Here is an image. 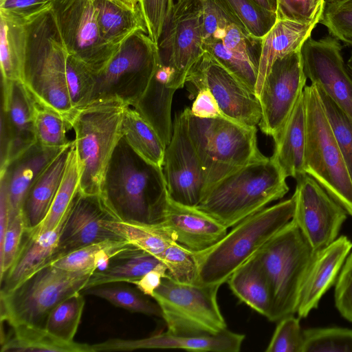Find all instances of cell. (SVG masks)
<instances>
[{
  "label": "cell",
  "mask_w": 352,
  "mask_h": 352,
  "mask_svg": "<svg viewBox=\"0 0 352 352\" xmlns=\"http://www.w3.org/2000/svg\"><path fill=\"white\" fill-rule=\"evenodd\" d=\"M116 219L153 223L168 198L162 168L144 159L122 137L107 166L100 191Z\"/></svg>",
  "instance_id": "1"
},
{
  "label": "cell",
  "mask_w": 352,
  "mask_h": 352,
  "mask_svg": "<svg viewBox=\"0 0 352 352\" xmlns=\"http://www.w3.org/2000/svg\"><path fill=\"white\" fill-rule=\"evenodd\" d=\"M21 19L25 31L22 82L36 102L71 120L75 111L66 82L68 52L51 5Z\"/></svg>",
  "instance_id": "2"
},
{
  "label": "cell",
  "mask_w": 352,
  "mask_h": 352,
  "mask_svg": "<svg viewBox=\"0 0 352 352\" xmlns=\"http://www.w3.org/2000/svg\"><path fill=\"white\" fill-rule=\"evenodd\" d=\"M286 178L265 156L209 186L197 208L228 229L283 198L289 191Z\"/></svg>",
  "instance_id": "3"
},
{
  "label": "cell",
  "mask_w": 352,
  "mask_h": 352,
  "mask_svg": "<svg viewBox=\"0 0 352 352\" xmlns=\"http://www.w3.org/2000/svg\"><path fill=\"white\" fill-rule=\"evenodd\" d=\"M294 198L256 212L232 227L209 249L194 252L197 263V283L221 285L250 260L293 217Z\"/></svg>",
  "instance_id": "4"
},
{
  "label": "cell",
  "mask_w": 352,
  "mask_h": 352,
  "mask_svg": "<svg viewBox=\"0 0 352 352\" xmlns=\"http://www.w3.org/2000/svg\"><path fill=\"white\" fill-rule=\"evenodd\" d=\"M183 113L204 170L206 190L232 172L265 157L258 148L256 126L241 124L223 115L199 118L190 108Z\"/></svg>",
  "instance_id": "5"
},
{
  "label": "cell",
  "mask_w": 352,
  "mask_h": 352,
  "mask_svg": "<svg viewBox=\"0 0 352 352\" xmlns=\"http://www.w3.org/2000/svg\"><path fill=\"white\" fill-rule=\"evenodd\" d=\"M128 106L116 99L100 100L74 111L70 122L81 169L80 192L100 195L107 166L123 137V116Z\"/></svg>",
  "instance_id": "6"
},
{
  "label": "cell",
  "mask_w": 352,
  "mask_h": 352,
  "mask_svg": "<svg viewBox=\"0 0 352 352\" xmlns=\"http://www.w3.org/2000/svg\"><path fill=\"white\" fill-rule=\"evenodd\" d=\"M314 254L291 220L253 256L271 292L268 320L278 322L296 313L300 287Z\"/></svg>",
  "instance_id": "7"
},
{
  "label": "cell",
  "mask_w": 352,
  "mask_h": 352,
  "mask_svg": "<svg viewBox=\"0 0 352 352\" xmlns=\"http://www.w3.org/2000/svg\"><path fill=\"white\" fill-rule=\"evenodd\" d=\"M303 94L307 126L305 172L352 217V179L315 84L305 86Z\"/></svg>",
  "instance_id": "8"
},
{
  "label": "cell",
  "mask_w": 352,
  "mask_h": 352,
  "mask_svg": "<svg viewBox=\"0 0 352 352\" xmlns=\"http://www.w3.org/2000/svg\"><path fill=\"white\" fill-rule=\"evenodd\" d=\"M94 270L68 271L47 264L8 293H0L1 319L11 327L44 328L52 309L70 295L82 292Z\"/></svg>",
  "instance_id": "9"
},
{
  "label": "cell",
  "mask_w": 352,
  "mask_h": 352,
  "mask_svg": "<svg viewBox=\"0 0 352 352\" xmlns=\"http://www.w3.org/2000/svg\"><path fill=\"white\" fill-rule=\"evenodd\" d=\"M219 287L181 283L168 275L163 278L152 298L161 309L166 331L179 336H204L228 329L217 301Z\"/></svg>",
  "instance_id": "10"
},
{
  "label": "cell",
  "mask_w": 352,
  "mask_h": 352,
  "mask_svg": "<svg viewBox=\"0 0 352 352\" xmlns=\"http://www.w3.org/2000/svg\"><path fill=\"white\" fill-rule=\"evenodd\" d=\"M159 59L158 45L147 33L135 32L122 43L106 66L96 72L89 104L116 99L133 107L147 87Z\"/></svg>",
  "instance_id": "11"
},
{
  "label": "cell",
  "mask_w": 352,
  "mask_h": 352,
  "mask_svg": "<svg viewBox=\"0 0 352 352\" xmlns=\"http://www.w3.org/2000/svg\"><path fill=\"white\" fill-rule=\"evenodd\" d=\"M203 0L175 1L158 41L161 60L175 72L174 87H184L187 76L204 52Z\"/></svg>",
  "instance_id": "12"
},
{
  "label": "cell",
  "mask_w": 352,
  "mask_h": 352,
  "mask_svg": "<svg viewBox=\"0 0 352 352\" xmlns=\"http://www.w3.org/2000/svg\"><path fill=\"white\" fill-rule=\"evenodd\" d=\"M51 8L68 54L95 72L102 69L119 47L101 37L92 0H52Z\"/></svg>",
  "instance_id": "13"
},
{
  "label": "cell",
  "mask_w": 352,
  "mask_h": 352,
  "mask_svg": "<svg viewBox=\"0 0 352 352\" xmlns=\"http://www.w3.org/2000/svg\"><path fill=\"white\" fill-rule=\"evenodd\" d=\"M197 92L208 89L215 98L221 115L241 124L256 126L261 118L258 98L210 53L204 51L190 69L186 82Z\"/></svg>",
  "instance_id": "14"
},
{
  "label": "cell",
  "mask_w": 352,
  "mask_h": 352,
  "mask_svg": "<svg viewBox=\"0 0 352 352\" xmlns=\"http://www.w3.org/2000/svg\"><path fill=\"white\" fill-rule=\"evenodd\" d=\"M296 180L292 220L315 253L338 238L348 213L308 174Z\"/></svg>",
  "instance_id": "15"
},
{
  "label": "cell",
  "mask_w": 352,
  "mask_h": 352,
  "mask_svg": "<svg viewBox=\"0 0 352 352\" xmlns=\"http://www.w3.org/2000/svg\"><path fill=\"white\" fill-rule=\"evenodd\" d=\"M307 80L301 50L274 62L258 96L261 107L258 126L264 134L274 138L279 132L302 94Z\"/></svg>",
  "instance_id": "16"
},
{
  "label": "cell",
  "mask_w": 352,
  "mask_h": 352,
  "mask_svg": "<svg viewBox=\"0 0 352 352\" xmlns=\"http://www.w3.org/2000/svg\"><path fill=\"white\" fill-rule=\"evenodd\" d=\"M162 168L169 197L177 203L197 207L206 190L205 176L183 111L175 116Z\"/></svg>",
  "instance_id": "17"
},
{
  "label": "cell",
  "mask_w": 352,
  "mask_h": 352,
  "mask_svg": "<svg viewBox=\"0 0 352 352\" xmlns=\"http://www.w3.org/2000/svg\"><path fill=\"white\" fill-rule=\"evenodd\" d=\"M305 74L321 87L352 120V76L344 63L340 41L331 36L309 37L301 48Z\"/></svg>",
  "instance_id": "18"
},
{
  "label": "cell",
  "mask_w": 352,
  "mask_h": 352,
  "mask_svg": "<svg viewBox=\"0 0 352 352\" xmlns=\"http://www.w3.org/2000/svg\"><path fill=\"white\" fill-rule=\"evenodd\" d=\"M0 170L37 143L35 100L21 81L2 82Z\"/></svg>",
  "instance_id": "19"
},
{
  "label": "cell",
  "mask_w": 352,
  "mask_h": 352,
  "mask_svg": "<svg viewBox=\"0 0 352 352\" xmlns=\"http://www.w3.org/2000/svg\"><path fill=\"white\" fill-rule=\"evenodd\" d=\"M154 229L192 252L205 251L227 233L228 228L197 207L185 206L169 196Z\"/></svg>",
  "instance_id": "20"
},
{
  "label": "cell",
  "mask_w": 352,
  "mask_h": 352,
  "mask_svg": "<svg viewBox=\"0 0 352 352\" xmlns=\"http://www.w3.org/2000/svg\"><path fill=\"white\" fill-rule=\"evenodd\" d=\"M108 217H113L100 195L78 191L63 228L53 261L93 243L122 239L103 226V220Z\"/></svg>",
  "instance_id": "21"
},
{
  "label": "cell",
  "mask_w": 352,
  "mask_h": 352,
  "mask_svg": "<svg viewBox=\"0 0 352 352\" xmlns=\"http://www.w3.org/2000/svg\"><path fill=\"white\" fill-rule=\"evenodd\" d=\"M245 336L228 329L214 335L179 336L167 331L138 340L111 339L92 344L94 352L180 349L189 351L239 352Z\"/></svg>",
  "instance_id": "22"
},
{
  "label": "cell",
  "mask_w": 352,
  "mask_h": 352,
  "mask_svg": "<svg viewBox=\"0 0 352 352\" xmlns=\"http://www.w3.org/2000/svg\"><path fill=\"white\" fill-rule=\"evenodd\" d=\"M351 249V241L342 235L315 252L299 292L296 313L299 318L316 309L323 295L335 285Z\"/></svg>",
  "instance_id": "23"
},
{
  "label": "cell",
  "mask_w": 352,
  "mask_h": 352,
  "mask_svg": "<svg viewBox=\"0 0 352 352\" xmlns=\"http://www.w3.org/2000/svg\"><path fill=\"white\" fill-rule=\"evenodd\" d=\"M175 72L167 63L160 59L153 74L140 98L133 106L153 127L166 147L173 133L171 106Z\"/></svg>",
  "instance_id": "24"
},
{
  "label": "cell",
  "mask_w": 352,
  "mask_h": 352,
  "mask_svg": "<svg viewBox=\"0 0 352 352\" xmlns=\"http://www.w3.org/2000/svg\"><path fill=\"white\" fill-rule=\"evenodd\" d=\"M69 212L54 228L49 231L37 234L26 232L14 263L1 280L0 293L13 290L41 267L53 261Z\"/></svg>",
  "instance_id": "25"
},
{
  "label": "cell",
  "mask_w": 352,
  "mask_h": 352,
  "mask_svg": "<svg viewBox=\"0 0 352 352\" xmlns=\"http://www.w3.org/2000/svg\"><path fill=\"white\" fill-rule=\"evenodd\" d=\"M65 147L48 148L36 143L0 170V173H5L8 182L10 221L23 212L26 195L32 184Z\"/></svg>",
  "instance_id": "26"
},
{
  "label": "cell",
  "mask_w": 352,
  "mask_h": 352,
  "mask_svg": "<svg viewBox=\"0 0 352 352\" xmlns=\"http://www.w3.org/2000/svg\"><path fill=\"white\" fill-rule=\"evenodd\" d=\"M307 126L304 94L301 95L279 132L273 138L272 160L286 177L305 174L304 159Z\"/></svg>",
  "instance_id": "27"
},
{
  "label": "cell",
  "mask_w": 352,
  "mask_h": 352,
  "mask_svg": "<svg viewBox=\"0 0 352 352\" xmlns=\"http://www.w3.org/2000/svg\"><path fill=\"white\" fill-rule=\"evenodd\" d=\"M316 25L301 24L277 20L270 32L261 39L255 95L258 98L265 79L274 62L285 55L301 50L311 37Z\"/></svg>",
  "instance_id": "28"
},
{
  "label": "cell",
  "mask_w": 352,
  "mask_h": 352,
  "mask_svg": "<svg viewBox=\"0 0 352 352\" xmlns=\"http://www.w3.org/2000/svg\"><path fill=\"white\" fill-rule=\"evenodd\" d=\"M72 143L58 153L29 189L23 206L27 231L34 230L46 216L62 181Z\"/></svg>",
  "instance_id": "29"
},
{
  "label": "cell",
  "mask_w": 352,
  "mask_h": 352,
  "mask_svg": "<svg viewBox=\"0 0 352 352\" xmlns=\"http://www.w3.org/2000/svg\"><path fill=\"white\" fill-rule=\"evenodd\" d=\"M97 23L102 39L120 47L137 32L148 34L142 9L133 10L114 0H92Z\"/></svg>",
  "instance_id": "30"
},
{
  "label": "cell",
  "mask_w": 352,
  "mask_h": 352,
  "mask_svg": "<svg viewBox=\"0 0 352 352\" xmlns=\"http://www.w3.org/2000/svg\"><path fill=\"white\" fill-rule=\"evenodd\" d=\"M235 296L250 308L269 318L272 309L270 289L258 261L252 256L226 282Z\"/></svg>",
  "instance_id": "31"
},
{
  "label": "cell",
  "mask_w": 352,
  "mask_h": 352,
  "mask_svg": "<svg viewBox=\"0 0 352 352\" xmlns=\"http://www.w3.org/2000/svg\"><path fill=\"white\" fill-rule=\"evenodd\" d=\"M11 327L12 336L1 342L2 352H93L90 344L63 341L42 327L28 324Z\"/></svg>",
  "instance_id": "32"
},
{
  "label": "cell",
  "mask_w": 352,
  "mask_h": 352,
  "mask_svg": "<svg viewBox=\"0 0 352 352\" xmlns=\"http://www.w3.org/2000/svg\"><path fill=\"white\" fill-rule=\"evenodd\" d=\"M162 263L163 262L154 255L133 248L114 257L106 270L95 271L89 278L86 288L122 282L131 283Z\"/></svg>",
  "instance_id": "33"
},
{
  "label": "cell",
  "mask_w": 352,
  "mask_h": 352,
  "mask_svg": "<svg viewBox=\"0 0 352 352\" xmlns=\"http://www.w3.org/2000/svg\"><path fill=\"white\" fill-rule=\"evenodd\" d=\"M25 31L21 18L0 12L2 82H22Z\"/></svg>",
  "instance_id": "34"
},
{
  "label": "cell",
  "mask_w": 352,
  "mask_h": 352,
  "mask_svg": "<svg viewBox=\"0 0 352 352\" xmlns=\"http://www.w3.org/2000/svg\"><path fill=\"white\" fill-rule=\"evenodd\" d=\"M133 246L124 239H107L75 250L50 264L68 271L102 270L115 255Z\"/></svg>",
  "instance_id": "35"
},
{
  "label": "cell",
  "mask_w": 352,
  "mask_h": 352,
  "mask_svg": "<svg viewBox=\"0 0 352 352\" xmlns=\"http://www.w3.org/2000/svg\"><path fill=\"white\" fill-rule=\"evenodd\" d=\"M81 169L77 156L75 143L70 149L65 173L49 210L43 221L30 234H37L54 228L69 210L80 188Z\"/></svg>",
  "instance_id": "36"
},
{
  "label": "cell",
  "mask_w": 352,
  "mask_h": 352,
  "mask_svg": "<svg viewBox=\"0 0 352 352\" xmlns=\"http://www.w3.org/2000/svg\"><path fill=\"white\" fill-rule=\"evenodd\" d=\"M123 138L144 159L162 167L166 147L153 127L131 106L124 113Z\"/></svg>",
  "instance_id": "37"
},
{
  "label": "cell",
  "mask_w": 352,
  "mask_h": 352,
  "mask_svg": "<svg viewBox=\"0 0 352 352\" xmlns=\"http://www.w3.org/2000/svg\"><path fill=\"white\" fill-rule=\"evenodd\" d=\"M102 224L129 244L154 255L161 261L166 247L171 241L148 223L108 217L103 220Z\"/></svg>",
  "instance_id": "38"
},
{
  "label": "cell",
  "mask_w": 352,
  "mask_h": 352,
  "mask_svg": "<svg viewBox=\"0 0 352 352\" xmlns=\"http://www.w3.org/2000/svg\"><path fill=\"white\" fill-rule=\"evenodd\" d=\"M235 22L256 38L262 39L276 23L277 14L253 0H217Z\"/></svg>",
  "instance_id": "39"
},
{
  "label": "cell",
  "mask_w": 352,
  "mask_h": 352,
  "mask_svg": "<svg viewBox=\"0 0 352 352\" xmlns=\"http://www.w3.org/2000/svg\"><path fill=\"white\" fill-rule=\"evenodd\" d=\"M85 294L102 298L113 305L132 313H140L162 318L159 305L151 300L140 291L125 285L109 283L85 289Z\"/></svg>",
  "instance_id": "40"
},
{
  "label": "cell",
  "mask_w": 352,
  "mask_h": 352,
  "mask_svg": "<svg viewBox=\"0 0 352 352\" xmlns=\"http://www.w3.org/2000/svg\"><path fill=\"white\" fill-rule=\"evenodd\" d=\"M85 307L81 292L63 300L50 312L44 329L56 338L74 342Z\"/></svg>",
  "instance_id": "41"
},
{
  "label": "cell",
  "mask_w": 352,
  "mask_h": 352,
  "mask_svg": "<svg viewBox=\"0 0 352 352\" xmlns=\"http://www.w3.org/2000/svg\"><path fill=\"white\" fill-rule=\"evenodd\" d=\"M34 126L37 143L48 148H63L72 142L67 133L72 129L70 120L54 109L35 100Z\"/></svg>",
  "instance_id": "42"
},
{
  "label": "cell",
  "mask_w": 352,
  "mask_h": 352,
  "mask_svg": "<svg viewBox=\"0 0 352 352\" xmlns=\"http://www.w3.org/2000/svg\"><path fill=\"white\" fill-rule=\"evenodd\" d=\"M314 84L352 179V120L321 87L316 83Z\"/></svg>",
  "instance_id": "43"
},
{
  "label": "cell",
  "mask_w": 352,
  "mask_h": 352,
  "mask_svg": "<svg viewBox=\"0 0 352 352\" xmlns=\"http://www.w3.org/2000/svg\"><path fill=\"white\" fill-rule=\"evenodd\" d=\"M302 352H352V329L332 327L303 330Z\"/></svg>",
  "instance_id": "44"
},
{
  "label": "cell",
  "mask_w": 352,
  "mask_h": 352,
  "mask_svg": "<svg viewBox=\"0 0 352 352\" xmlns=\"http://www.w3.org/2000/svg\"><path fill=\"white\" fill-rule=\"evenodd\" d=\"M96 72L83 62L69 55L66 63V82L74 111L89 104L95 83Z\"/></svg>",
  "instance_id": "45"
},
{
  "label": "cell",
  "mask_w": 352,
  "mask_h": 352,
  "mask_svg": "<svg viewBox=\"0 0 352 352\" xmlns=\"http://www.w3.org/2000/svg\"><path fill=\"white\" fill-rule=\"evenodd\" d=\"M162 261L167 267L168 275L175 281L197 283V263L194 252L171 240L165 248Z\"/></svg>",
  "instance_id": "46"
},
{
  "label": "cell",
  "mask_w": 352,
  "mask_h": 352,
  "mask_svg": "<svg viewBox=\"0 0 352 352\" xmlns=\"http://www.w3.org/2000/svg\"><path fill=\"white\" fill-rule=\"evenodd\" d=\"M204 50L210 53L255 94L258 68L254 64L226 48L221 41L204 43Z\"/></svg>",
  "instance_id": "47"
},
{
  "label": "cell",
  "mask_w": 352,
  "mask_h": 352,
  "mask_svg": "<svg viewBox=\"0 0 352 352\" xmlns=\"http://www.w3.org/2000/svg\"><path fill=\"white\" fill-rule=\"evenodd\" d=\"M325 0H277L278 20L316 25L324 13Z\"/></svg>",
  "instance_id": "48"
},
{
  "label": "cell",
  "mask_w": 352,
  "mask_h": 352,
  "mask_svg": "<svg viewBox=\"0 0 352 352\" xmlns=\"http://www.w3.org/2000/svg\"><path fill=\"white\" fill-rule=\"evenodd\" d=\"M270 341L266 352H302L303 330L299 318L287 316L279 321Z\"/></svg>",
  "instance_id": "49"
},
{
  "label": "cell",
  "mask_w": 352,
  "mask_h": 352,
  "mask_svg": "<svg viewBox=\"0 0 352 352\" xmlns=\"http://www.w3.org/2000/svg\"><path fill=\"white\" fill-rule=\"evenodd\" d=\"M320 23L332 36L352 47V1L326 5Z\"/></svg>",
  "instance_id": "50"
},
{
  "label": "cell",
  "mask_w": 352,
  "mask_h": 352,
  "mask_svg": "<svg viewBox=\"0 0 352 352\" xmlns=\"http://www.w3.org/2000/svg\"><path fill=\"white\" fill-rule=\"evenodd\" d=\"M27 227L23 212L10 221L0 245V280L14 263L23 245Z\"/></svg>",
  "instance_id": "51"
},
{
  "label": "cell",
  "mask_w": 352,
  "mask_h": 352,
  "mask_svg": "<svg viewBox=\"0 0 352 352\" xmlns=\"http://www.w3.org/2000/svg\"><path fill=\"white\" fill-rule=\"evenodd\" d=\"M174 3V0H141L140 6L148 34L157 45Z\"/></svg>",
  "instance_id": "52"
},
{
  "label": "cell",
  "mask_w": 352,
  "mask_h": 352,
  "mask_svg": "<svg viewBox=\"0 0 352 352\" xmlns=\"http://www.w3.org/2000/svg\"><path fill=\"white\" fill-rule=\"evenodd\" d=\"M334 299L341 316L352 322V252L348 254L335 283Z\"/></svg>",
  "instance_id": "53"
},
{
  "label": "cell",
  "mask_w": 352,
  "mask_h": 352,
  "mask_svg": "<svg viewBox=\"0 0 352 352\" xmlns=\"http://www.w3.org/2000/svg\"><path fill=\"white\" fill-rule=\"evenodd\" d=\"M52 0H0V12L23 18L51 5Z\"/></svg>",
  "instance_id": "54"
},
{
  "label": "cell",
  "mask_w": 352,
  "mask_h": 352,
  "mask_svg": "<svg viewBox=\"0 0 352 352\" xmlns=\"http://www.w3.org/2000/svg\"><path fill=\"white\" fill-rule=\"evenodd\" d=\"M190 111L193 115L201 118H212L221 115L215 98L206 88H201L196 92Z\"/></svg>",
  "instance_id": "55"
},
{
  "label": "cell",
  "mask_w": 352,
  "mask_h": 352,
  "mask_svg": "<svg viewBox=\"0 0 352 352\" xmlns=\"http://www.w3.org/2000/svg\"><path fill=\"white\" fill-rule=\"evenodd\" d=\"M168 270L163 263L149 271L140 279L131 283L144 295L152 298L154 292L160 286L163 278L167 276Z\"/></svg>",
  "instance_id": "56"
},
{
  "label": "cell",
  "mask_w": 352,
  "mask_h": 352,
  "mask_svg": "<svg viewBox=\"0 0 352 352\" xmlns=\"http://www.w3.org/2000/svg\"><path fill=\"white\" fill-rule=\"evenodd\" d=\"M263 8L272 12H277V0H253Z\"/></svg>",
  "instance_id": "57"
},
{
  "label": "cell",
  "mask_w": 352,
  "mask_h": 352,
  "mask_svg": "<svg viewBox=\"0 0 352 352\" xmlns=\"http://www.w3.org/2000/svg\"><path fill=\"white\" fill-rule=\"evenodd\" d=\"M116 2L120 3L122 6L131 9V10H138L141 8L140 3L141 0H114Z\"/></svg>",
  "instance_id": "58"
},
{
  "label": "cell",
  "mask_w": 352,
  "mask_h": 352,
  "mask_svg": "<svg viewBox=\"0 0 352 352\" xmlns=\"http://www.w3.org/2000/svg\"><path fill=\"white\" fill-rule=\"evenodd\" d=\"M351 0H325L326 5H337L345 3Z\"/></svg>",
  "instance_id": "59"
},
{
  "label": "cell",
  "mask_w": 352,
  "mask_h": 352,
  "mask_svg": "<svg viewBox=\"0 0 352 352\" xmlns=\"http://www.w3.org/2000/svg\"><path fill=\"white\" fill-rule=\"evenodd\" d=\"M346 66L352 76V52L351 53L350 57L346 63Z\"/></svg>",
  "instance_id": "60"
},
{
  "label": "cell",
  "mask_w": 352,
  "mask_h": 352,
  "mask_svg": "<svg viewBox=\"0 0 352 352\" xmlns=\"http://www.w3.org/2000/svg\"><path fill=\"white\" fill-rule=\"evenodd\" d=\"M352 1V0H351V1Z\"/></svg>",
  "instance_id": "61"
},
{
  "label": "cell",
  "mask_w": 352,
  "mask_h": 352,
  "mask_svg": "<svg viewBox=\"0 0 352 352\" xmlns=\"http://www.w3.org/2000/svg\"><path fill=\"white\" fill-rule=\"evenodd\" d=\"M174 1H177V0H174Z\"/></svg>",
  "instance_id": "62"
}]
</instances>
